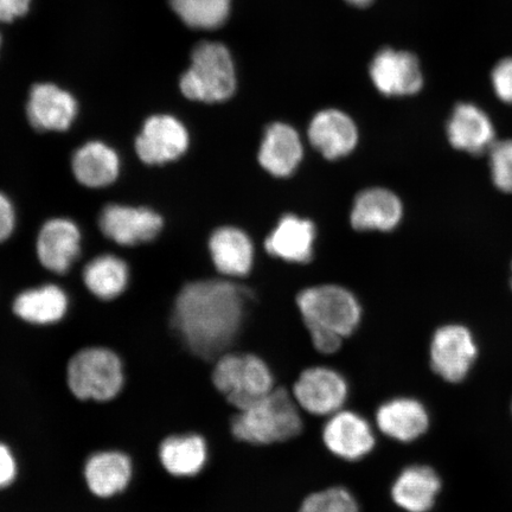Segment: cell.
<instances>
[{"mask_svg": "<svg viewBox=\"0 0 512 512\" xmlns=\"http://www.w3.org/2000/svg\"><path fill=\"white\" fill-rule=\"evenodd\" d=\"M252 298L248 287L233 281H190L175 299L172 328L192 355L215 361L238 338Z\"/></svg>", "mask_w": 512, "mask_h": 512, "instance_id": "6da1fadb", "label": "cell"}, {"mask_svg": "<svg viewBox=\"0 0 512 512\" xmlns=\"http://www.w3.org/2000/svg\"><path fill=\"white\" fill-rule=\"evenodd\" d=\"M296 303L313 348L330 356L341 350L344 339L358 329L362 307L355 294L341 285L304 288Z\"/></svg>", "mask_w": 512, "mask_h": 512, "instance_id": "7a4b0ae2", "label": "cell"}, {"mask_svg": "<svg viewBox=\"0 0 512 512\" xmlns=\"http://www.w3.org/2000/svg\"><path fill=\"white\" fill-rule=\"evenodd\" d=\"M302 411L292 393L275 387L264 398L240 409L230 421L236 440L255 446L286 443L303 432Z\"/></svg>", "mask_w": 512, "mask_h": 512, "instance_id": "3957f363", "label": "cell"}, {"mask_svg": "<svg viewBox=\"0 0 512 512\" xmlns=\"http://www.w3.org/2000/svg\"><path fill=\"white\" fill-rule=\"evenodd\" d=\"M66 380L69 392L75 399L85 402H110L117 399L124 390V362L110 348H83L70 357Z\"/></svg>", "mask_w": 512, "mask_h": 512, "instance_id": "277c9868", "label": "cell"}, {"mask_svg": "<svg viewBox=\"0 0 512 512\" xmlns=\"http://www.w3.org/2000/svg\"><path fill=\"white\" fill-rule=\"evenodd\" d=\"M235 66L229 50L220 43H201L192 51L191 64L179 81L185 98L219 104L235 94Z\"/></svg>", "mask_w": 512, "mask_h": 512, "instance_id": "5b68a950", "label": "cell"}, {"mask_svg": "<svg viewBox=\"0 0 512 512\" xmlns=\"http://www.w3.org/2000/svg\"><path fill=\"white\" fill-rule=\"evenodd\" d=\"M211 382L236 411L251 406L275 388L270 366L261 357L224 352L214 363Z\"/></svg>", "mask_w": 512, "mask_h": 512, "instance_id": "8992f818", "label": "cell"}, {"mask_svg": "<svg viewBox=\"0 0 512 512\" xmlns=\"http://www.w3.org/2000/svg\"><path fill=\"white\" fill-rule=\"evenodd\" d=\"M291 393L300 411L318 418H329L347 403L349 384L336 369L316 366L300 373Z\"/></svg>", "mask_w": 512, "mask_h": 512, "instance_id": "52a82bcc", "label": "cell"}, {"mask_svg": "<svg viewBox=\"0 0 512 512\" xmlns=\"http://www.w3.org/2000/svg\"><path fill=\"white\" fill-rule=\"evenodd\" d=\"M478 357L475 336L464 325L447 324L435 330L430 344L431 368L440 379L463 382Z\"/></svg>", "mask_w": 512, "mask_h": 512, "instance_id": "ba28073f", "label": "cell"}, {"mask_svg": "<svg viewBox=\"0 0 512 512\" xmlns=\"http://www.w3.org/2000/svg\"><path fill=\"white\" fill-rule=\"evenodd\" d=\"M189 145V131L181 120L170 114H156L145 120L134 149L144 164L162 166L183 157Z\"/></svg>", "mask_w": 512, "mask_h": 512, "instance_id": "9c48e42d", "label": "cell"}, {"mask_svg": "<svg viewBox=\"0 0 512 512\" xmlns=\"http://www.w3.org/2000/svg\"><path fill=\"white\" fill-rule=\"evenodd\" d=\"M322 439L326 450L344 462L366 458L376 445L374 428L369 421L344 408L326 418Z\"/></svg>", "mask_w": 512, "mask_h": 512, "instance_id": "30bf717a", "label": "cell"}, {"mask_svg": "<svg viewBox=\"0 0 512 512\" xmlns=\"http://www.w3.org/2000/svg\"><path fill=\"white\" fill-rule=\"evenodd\" d=\"M370 78L381 94L412 96L424 87V75L418 57L408 51L382 49L370 64Z\"/></svg>", "mask_w": 512, "mask_h": 512, "instance_id": "8fae6325", "label": "cell"}, {"mask_svg": "<svg viewBox=\"0 0 512 512\" xmlns=\"http://www.w3.org/2000/svg\"><path fill=\"white\" fill-rule=\"evenodd\" d=\"M99 227L106 238L121 246L151 242L162 232L163 217L146 207L110 204L102 209Z\"/></svg>", "mask_w": 512, "mask_h": 512, "instance_id": "7c38bea8", "label": "cell"}, {"mask_svg": "<svg viewBox=\"0 0 512 512\" xmlns=\"http://www.w3.org/2000/svg\"><path fill=\"white\" fill-rule=\"evenodd\" d=\"M79 105L72 93L54 83H37L31 88L27 115L40 132L69 130L78 115Z\"/></svg>", "mask_w": 512, "mask_h": 512, "instance_id": "4fadbf2b", "label": "cell"}, {"mask_svg": "<svg viewBox=\"0 0 512 512\" xmlns=\"http://www.w3.org/2000/svg\"><path fill=\"white\" fill-rule=\"evenodd\" d=\"M307 138L313 149L325 159L337 160L354 152L360 132L350 115L328 108L312 118L307 127Z\"/></svg>", "mask_w": 512, "mask_h": 512, "instance_id": "5bb4252c", "label": "cell"}, {"mask_svg": "<svg viewBox=\"0 0 512 512\" xmlns=\"http://www.w3.org/2000/svg\"><path fill=\"white\" fill-rule=\"evenodd\" d=\"M133 476L132 458L119 450L96 451L83 466L87 489L99 499H111L124 494Z\"/></svg>", "mask_w": 512, "mask_h": 512, "instance_id": "9a60e30c", "label": "cell"}, {"mask_svg": "<svg viewBox=\"0 0 512 512\" xmlns=\"http://www.w3.org/2000/svg\"><path fill=\"white\" fill-rule=\"evenodd\" d=\"M316 238L313 221L296 214H286L267 235L265 251L273 258L290 264L306 265L315 255Z\"/></svg>", "mask_w": 512, "mask_h": 512, "instance_id": "2e32d148", "label": "cell"}, {"mask_svg": "<svg viewBox=\"0 0 512 512\" xmlns=\"http://www.w3.org/2000/svg\"><path fill=\"white\" fill-rule=\"evenodd\" d=\"M36 249L38 260L48 271L68 272L81 252L78 224L63 217L47 221L38 234Z\"/></svg>", "mask_w": 512, "mask_h": 512, "instance_id": "e0dca14e", "label": "cell"}, {"mask_svg": "<svg viewBox=\"0 0 512 512\" xmlns=\"http://www.w3.org/2000/svg\"><path fill=\"white\" fill-rule=\"evenodd\" d=\"M448 142L458 151L470 155L489 152L496 143L494 123L482 108L463 102L454 107L446 126Z\"/></svg>", "mask_w": 512, "mask_h": 512, "instance_id": "ac0fdd59", "label": "cell"}, {"mask_svg": "<svg viewBox=\"0 0 512 512\" xmlns=\"http://www.w3.org/2000/svg\"><path fill=\"white\" fill-rule=\"evenodd\" d=\"M304 158L298 131L285 123L267 126L258 152V162L274 178L291 177Z\"/></svg>", "mask_w": 512, "mask_h": 512, "instance_id": "d6986e66", "label": "cell"}, {"mask_svg": "<svg viewBox=\"0 0 512 512\" xmlns=\"http://www.w3.org/2000/svg\"><path fill=\"white\" fill-rule=\"evenodd\" d=\"M403 204L395 192L370 188L360 192L352 204L350 223L357 232H392L402 221Z\"/></svg>", "mask_w": 512, "mask_h": 512, "instance_id": "ffe728a7", "label": "cell"}, {"mask_svg": "<svg viewBox=\"0 0 512 512\" xmlns=\"http://www.w3.org/2000/svg\"><path fill=\"white\" fill-rule=\"evenodd\" d=\"M376 427L387 438L408 444L418 440L430 427V414L419 400L394 398L377 408Z\"/></svg>", "mask_w": 512, "mask_h": 512, "instance_id": "44dd1931", "label": "cell"}, {"mask_svg": "<svg viewBox=\"0 0 512 512\" xmlns=\"http://www.w3.org/2000/svg\"><path fill=\"white\" fill-rule=\"evenodd\" d=\"M209 253L215 270L229 278H243L254 265V245L245 230L224 226L209 238Z\"/></svg>", "mask_w": 512, "mask_h": 512, "instance_id": "7402d4cb", "label": "cell"}, {"mask_svg": "<svg viewBox=\"0 0 512 512\" xmlns=\"http://www.w3.org/2000/svg\"><path fill=\"white\" fill-rule=\"evenodd\" d=\"M158 459L165 472L172 477H196L208 463L207 440L197 433L169 435L159 445Z\"/></svg>", "mask_w": 512, "mask_h": 512, "instance_id": "603a6c76", "label": "cell"}, {"mask_svg": "<svg viewBox=\"0 0 512 512\" xmlns=\"http://www.w3.org/2000/svg\"><path fill=\"white\" fill-rule=\"evenodd\" d=\"M441 491V479L432 467L412 465L399 473L392 485L393 502L406 512H430Z\"/></svg>", "mask_w": 512, "mask_h": 512, "instance_id": "cb8c5ba5", "label": "cell"}, {"mask_svg": "<svg viewBox=\"0 0 512 512\" xmlns=\"http://www.w3.org/2000/svg\"><path fill=\"white\" fill-rule=\"evenodd\" d=\"M68 310V294L54 284L29 288L19 293L12 304V311L19 319L37 326L60 323Z\"/></svg>", "mask_w": 512, "mask_h": 512, "instance_id": "d4e9b609", "label": "cell"}, {"mask_svg": "<svg viewBox=\"0 0 512 512\" xmlns=\"http://www.w3.org/2000/svg\"><path fill=\"white\" fill-rule=\"evenodd\" d=\"M72 170L76 181L87 188L108 187L120 174V158L111 146L102 142H89L75 151Z\"/></svg>", "mask_w": 512, "mask_h": 512, "instance_id": "484cf974", "label": "cell"}, {"mask_svg": "<svg viewBox=\"0 0 512 512\" xmlns=\"http://www.w3.org/2000/svg\"><path fill=\"white\" fill-rule=\"evenodd\" d=\"M83 281L96 298L113 300L125 292L130 281V270L118 256L100 255L83 270Z\"/></svg>", "mask_w": 512, "mask_h": 512, "instance_id": "4316f807", "label": "cell"}, {"mask_svg": "<svg viewBox=\"0 0 512 512\" xmlns=\"http://www.w3.org/2000/svg\"><path fill=\"white\" fill-rule=\"evenodd\" d=\"M172 9L191 28L213 30L227 21L230 0H170Z\"/></svg>", "mask_w": 512, "mask_h": 512, "instance_id": "83f0119b", "label": "cell"}, {"mask_svg": "<svg viewBox=\"0 0 512 512\" xmlns=\"http://www.w3.org/2000/svg\"><path fill=\"white\" fill-rule=\"evenodd\" d=\"M298 512H361L357 499L343 486H331L307 496Z\"/></svg>", "mask_w": 512, "mask_h": 512, "instance_id": "f1b7e54d", "label": "cell"}, {"mask_svg": "<svg viewBox=\"0 0 512 512\" xmlns=\"http://www.w3.org/2000/svg\"><path fill=\"white\" fill-rule=\"evenodd\" d=\"M489 162L495 187L512 194V139L492 145L489 150Z\"/></svg>", "mask_w": 512, "mask_h": 512, "instance_id": "f546056e", "label": "cell"}, {"mask_svg": "<svg viewBox=\"0 0 512 512\" xmlns=\"http://www.w3.org/2000/svg\"><path fill=\"white\" fill-rule=\"evenodd\" d=\"M491 80L498 99L512 105V57L496 64L492 70Z\"/></svg>", "mask_w": 512, "mask_h": 512, "instance_id": "4dcf8cb0", "label": "cell"}, {"mask_svg": "<svg viewBox=\"0 0 512 512\" xmlns=\"http://www.w3.org/2000/svg\"><path fill=\"white\" fill-rule=\"evenodd\" d=\"M19 473L16 454L12 448L0 441V491L14 485Z\"/></svg>", "mask_w": 512, "mask_h": 512, "instance_id": "1f68e13d", "label": "cell"}, {"mask_svg": "<svg viewBox=\"0 0 512 512\" xmlns=\"http://www.w3.org/2000/svg\"><path fill=\"white\" fill-rule=\"evenodd\" d=\"M16 227V213L8 196L0 192V243L8 240Z\"/></svg>", "mask_w": 512, "mask_h": 512, "instance_id": "d6a6232c", "label": "cell"}, {"mask_svg": "<svg viewBox=\"0 0 512 512\" xmlns=\"http://www.w3.org/2000/svg\"><path fill=\"white\" fill-rule=\"evenodd\" d=\"M31 0H0V23H12L28 14Z\"/></svg>", "mask_w": 512, "mask_h": 512, "instance_id": "836d02e7", "label": "cell"}, {"mask_svg": "<svg viewBox=\"0 0 512 512\" xmlns=\"http://www.w3.org/2000/svg\"><path fill=\"white\" fill-rule=\"evenodd\" d=\"M351 5L357 6V8H367L374 0H347Z\"/></svg>", "mask_w": 512, "mask_h": 512, "instance_id": "e575fe53", "label": "cell"}, {"mask_svg": "<svg viewBox=\"0 0 512 512\" xmlns=\"http://www.w3.org/2000/svg\"><path fill=\"white\" fill-rule=\"evenodd\" d=\"M0 46H2V35H0Z\"/></svg>", "mask_w": 512, "mask_h": 512, "instance_id": "d590c367", "label": "cell"}, {"mask_svg": "<svg viewBox=\"0 0 512 512\" xmlns=\"http://www.w3.org/2000/svg\"><path fill=\"white\" fill-rule=\"evenodd\" d=\"M511 411H512V406H511Z\"/></svg>", "mask_w": 512, "mask_h": 512, "instance_id": "8d00e7d4", "label": "cell"}, {"mask_svg": "<svg viewBox=\"0 0 512 512\" xmlns=\"http://www.w3.org/2000/svg\"><path fill=\"white\" fill-rule=\"evenodd\" d=\"M511 285H512V283H511Z\"/></svg>", "mask_w": 512, "mask_h": 512, "instance_id": "74e56055", "label": "cell"}]
</instances>
